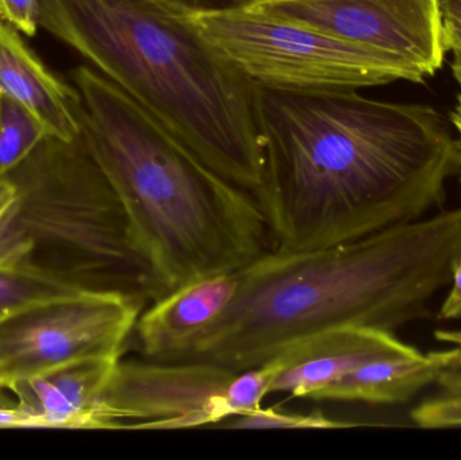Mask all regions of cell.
Returning <instances> with one entry per match:
<instances>
[{
    "mask_svg": "<svg viewBox=\"0 0 461 460\" xmlns=\"http://www.w3.org/2000/svg\"><path fill=\"white\" fill-rule=\"evenodd\" d=\"M148 300L126 292H81L0 323V389L94 358L121 359Z\"/></svg>",
    "mask_w": 461,
    "mask_h": 460,
    "instance_id": "7",
    "label": "cell"
},
{
    "mask_svg": "<svg viewBox=\"0 0 461 460\" xmlns=\"http://www.w3.org/2000/svg\"><path fill=\"white\" fill-rule=\"evenodd\" d=\"M438 383L443 386V393L411 410V419L422 428L461 427V373L446 370Z\"/></svg>",
    "mask_w": 461,
    "mask_h": 460,
    "instance_id": "17",
    "label": "cell"
},
{
    "mask_svg": "<svg viewBox=\"0 0 461 460\" xmlns=\"http://www.w3.org/2000/svg\"><path fill=\"white\" fill-rule=\"evenodd\" d=\"M176 10L188 16L211 15V14L233 13L249 10L266 3L281 0H165Z\"/></svg>",
    "mask_w": 461,
    "mask_h": 460,
    "instance_id": "19",
    "label": "cell"
},
{
    "mask_svg": "<svg viewBox=\"0 0 461 460\" xmlns=\"http://www.w3.org/2000/svg\"><path fill=\"white\" fill-rule=\"evenodd\" d=\"M84 291L57 281L0 264V323L43 302L73 296Z\"/></svg>",
    "mask_w": 461,
    "mask_h": 460,
    "instance_id": "16",
    "label": "cell"
},
{
    "mask_svg": "<svg viewBox=\"0 0 461 460\" xmlns=\"http://www.w3.org/2000/svg\"><path fill=\"white\" fill-rule=\"evenodd\" d=\"M254 107L273 250H316L420 221L443 204L460 167L429 105L254 84Z\"/></svg>",
    "mask_w": 461,
    "mask_h": 460,
    "instance_id": "1",
    "label": "cell"
},
{
    "mask_svg": "<svg viewBox=\"0 0 461 460\" xmlns=\"http://www.w3.org/2000/svg\"><path fill=\"white\" fill-rule=\"evenodd\" d=\"M452 122H454L455 127H456L461 137V95L457 97L456 108H455L454 113H452Z\"/></svg>",
    "mask_w": 461,
    "mask_h": 460,
    "instance_id": "27",
    "label": "cell"
},
{
    "mask_svg": "<svg viewBox=\"0 0 461 460\" xmlns=\"http://www.w3.org/2000/svg\"><path fill=\"white\" fill-rule=\"evenodd\" d=\"M452 72H454L455 78L461 86V54H455V61L452 64Z\"/></svg>",
    "mask_w": 461,
    "mask_h": 460,
    "instance_id": "28",
    "label": "cell"
},
{
    "mask_svg": "<svg viewBox=\"0 0 461 460\" xmlns=\"http://www.w3.org/2000/svg\"><path fill=\"white\" fill-rule=\"evenodd\" d=\"M236 273L202 278L170 292L140 313L134 332L145 359L172 362L226 310Z\"/></svg>",
    "mask_w": 461,
    "mask_h": 460,
    "instance_id": "11",
    "label": "cell"
},
{
    "mask_svg": "<svg viewBox=\"0 0 461 460\" xmlns=\"http://www.w3.org/2000/svg\"><path fill=\"white\" fill-rule=\"evenodd\" d=\"M457 350L387 356L363 365L340 380L312 394L316 401H362L395 404L408 401L435 383L446 370L455 369Z\"/></svg>",
    "mask_w": 461,
    "mask_h": 460,
    "instance_id": "14",
    "label": "cell"
},
{
    "mask_svg": "<svg viewBox=\"0 0 461 460\" xmlns=\"http://www.w3.org/2000/svg\"><path fill=\"white\" fill-rule=\"evenodd\" d=\"M238 373L210 362L119 361L105 383L97 429L196 428L233 416Z\"/></svg>",
    "mask_w": 461,
    "mask_h": 460,
    "instance_id": "8",
    "label": "cell"
},
{
    "mask_svg": "<svg viewBox=\"0 0 461 460\" xmlns=\"http://www.w3.org/2000/svg\"><path fill=\"white\" fill-rule=\"evenodd\" d=\"M5 177L16 196L0 224V264L78 291L150 300L123 208L81 137L49 135Z\"/></svg>",
    "mask_w": 461,
    "mask_h": 460,
    "instance_id": "5",
    "label": "cell"
},
{
    "mask_svg": "<svg viewBox=\"0 0 461 460\" xmlns=\"http://www.w3.org/2000/svg\"><path fill=\"white\" fill-rule=\"evenodd\" d=\"M0 19L22 34L35 35L38 22V0H0Z\"/></svg>",
    "mask_w": 461,
    "mask_h": 460,
    "instance_id": "20",
    "label": "cell"
},
{
    "mask_svg": "<svg viewBox=\"0 0 461 460\" xmlns=\"http://www.w3.org/2000/svg\"><path fill=\"white\" fill-rule=\"evenodd\" d=\"M233 420L227 421L224 426L229 428L241 429H335L354 427L351 423L332 420L324 413L312 412L306 415L301 413L282 412V410H259L244 415L233 416Z\"/></svg>",
    "mask_w": 461,
    "mask_h": 460,
    "instance_id": "18",
    "label": "cell"
},
{
    "mask_svg": "<svg viewBox=\"0 0 461 460\" xmlns=\"http://www.w3.org/2000/svg\"><path fill=\"white\" fill-rule=\"evenodd\" d=\"M38 22L263 210L254 84L191 16L165 0H38Z\"/></svg>",
    "mask_w": 461,
    "mask_h": 460,
    "instance_id": "4",
    "label": "cell"
},
{
    "mask_svg": "<svg viewBox=\"0 0 461 460\" xmlns=\"http://www.w3.org/2000/svg\"><path fill=\"white\" fill-rule=\"evenodd\" d=\"M15 196L16 189L14 184L11 183L10 178L5 177V176L0 178V224L10 211L11 205L14 204Z\"/></svg>",
    "mask_w": 461,
    "mask_h": 460,
    "instance_id": "24",
    "label": "cell"
},
{
    "mask_svg": "<svg viewBox=\"0 0 461 460\" xmlns=\"http://www.w3.org/2000/svg\"><path fill=\"white\" fill-rule=\"evenodd\" d=\"M0 95L29 108L64 140L81 135L83 100L27 48L18 30L0 19Z\"/></svg>",
    "mask_w": 461,
    "mask_h": 460,
    "instance_id": "13",
    "label": "cell"
},
{
    "mask_svg": "<svg viewBox=\"0 0 461 460\" xmlns=\"http://www.w3.org/2000/svg\"><path fill=\"white\" fill-rule=\"evenodd\" d=\"M435 337L438 338L440 342L451 343L455 346L457 350L456 365L455 369H460L461 367V331H446V329H438L436 331Z\"/></svg>",
    "mask_w": 461,
    "mask_h": 460,
    "instance_id": "25",
    "label": "cell"
},
{
    "mask_svg": "<svg viewBox=\"0 0 461 460\" xmlns=\"http://www.w3.org/2000/svg\"><path fill=\"white\" fill-rule=\"evenodd\" d=\"M0 428H35V424L18 405L15 407L0 405Z\"/></svg>",
    "mask_w": 461,
    "mask_h": 460,
    "instance_id": "22",
    "label": "cell"
},
{
    "mask_svg": "<svg viewBox=\"0 0 461 460\" xmlns=\"http://www.w3.org/2000/svg\"><path fill=\"white\" fill-rule=\"evenodd\" d=\"M460 248L461 207L316 250L268 251L235 272L238 291L226 310L172 362L240 373L330 329L394 334L429 316Z\"/></svg>",
    "mask_w": 461,
    "mask_h": 460,
    "instance_id": "2",
    "label": "cell"
},
{
    "mask_svg": "<svg viewBox=\"0 0 461 460\" xmlns=\"http://www.w3.org/2000/svg\"><path fill=\"white\" fill-rule=\"evenodd\" d=\"M443 35L447 50L461 54V19L443 13Z\"/></svg>",
    "mask_w": 461,
    "mask_h": 460,
    "instance_id": "23",
    "label": "cell"
},
{
    "mask_svg": "<svg viewBox=\"0 0 461 460\" xmlns=\"http://www.w3.org/2000/svg\"><path fill=\"white\" fill-rule=\"evenodd\" d=\"M452 288L440 311V319H461V248L452 266Z\"/></svg>",
    "mask_w": 461,
    "mask_h": 460,
    "instance_id": "21",
    "label": "cell"
},
{
    "mask_svg": "<svg viewBox=\"0 0 461 460\" xmlns=\"http://www.w3.org/2000/svg\"><path fill=\"white\" fill-rule=\"evenodd\" d=\"M255 8L394 54L425 76L443 67L447 49L440 0H281Z\"/></svg>",
    "mask_w": 461,
    "mask_h": 460,
    "instance_id": "9",
    "label": "cell"
},
{
    "mask_svg": "<svg viewBox=\"0 0 461 460\" xmlns=\"http://www.w3.org/2000/svg\"><path fill=\"white\" fill-rule=\"evenodd\" d=\"M49 135L50 130L29 108L0 95V178L21 164Z\"/></svg>",
    "mask_w": 461,
    "mask_h": 460,
    "instance_id": "15",
    "label": "cell"
},
{
    "mask_svg": "<svg viewBox=\"0 0 461 460\" xmlns=\"http://www.w3.org/2000/svg\"><path fill=\"white\" fill-rule=\"evenodd\" d=\"M81 140L126 215L150 302L202 278L235 273L273 250L259 203L200 161L115 83L72 72Z\"/></svg>",
    "mask_w": 461,
    "mask_h": 460,
    "instance_id": "3",
    "label": "cell"
},
{
    "mask_svg": "<svg viewBox=\"0 0 461 460\" xmlns=\"http://www.w3.org/2000/svg\"><path fill=\"white\" fill-rule=\"evenodd\" d=\"M416 351L393 332L370 327H341L320 332L271 359L276 365V373L268 394L311 399L312 394L368 362Z\"/></svg>",
    "mask_w": 461,
    "mask_h": 460,
    "instance_id": "10",
    "label": "cell"
},
{
    "mask_svg": "<svg viewBox=\"0 0 461 460\" xmlns=\"http://www.w3.org/2000/svg\"><path fill=\"white\" fill-rule=\"evenodd\" d=\"M441 13L461 19V0H440Z\"/></svg>",
    "mask_w": 461,
    "mask_h": 460,
    "instance_id": "26",
    "label": "cell"
},
{
    "mask_svg": "<svg viewBox=\"0 0 461 460\" xmlns=\"http://www.w3.org/2000/svg\"><path fill=\"white\" fill-rule=\"evenodd\" d=\"M121 359L75 362L11 386L18 407L35 428L97 429L96 412L105 383Z\"/></svg>",
    "mask_w": 461,
    "mask_h": 460,
    "instance_id": "12",
    "label": "cell"
},
{
    "mask_svg": "<svg viewBox=\"0 0 461 460\" xmlns=\"http://www.w3.org/2000/svg\"><path fill=\"white\" fill-rule=\"evenodd\" d=\"M208 42L252 84L286 91H355L397 80L419 83V68L260 8L191 16Z\"/></svg>",
    "mask_w": 461,
    "mask_h": 460,
    "instance_id": "6",
    "label": "cell"
}]
</instances>
